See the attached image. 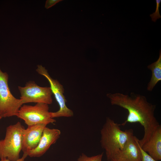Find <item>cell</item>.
<instances>
[{
  "label": "cell",
  "instance_id": "obj_5",
  "mask_svg": "<svg viewBox=\"0 0 161 161\" xmlns=\"http://www.w3.org/2000/svg\"><path fill=\"white\" fill-rule=\"evenodd\" d=\"M17 117L23 120L28 126L38 124L47 125L56 122L51 117L48 105L44 103H36L34 106L23 105Z\"/></svg>",
  "mask_w": 161,
  "mask_h": 161
},
{
  "label": "cell",
  "instance_id": "obj_10",
  "mask_svg": "<svg viewBox=\"0 0 161 161\" xmlns=\"http://www.w3.org/2000/svg\"><path fill=\"white\" fill-rule=\"evenodd\" d=\"M138 139L132 135L123 149L112 161H141L142 153Z\"/></svg>",
  "mask_w": 161,
  "mask_h": 161
},
{
  "label": "cell",
  "instance_id": "obj_18",
  "mask_svg": "<svg viewBox=\"0 0 161 161\" xmlns=\"http://www.w3.org/2000/svg\"><path fill=\"white\" fill-rule=\"evenodd\" d=\"M2 118V117L0 115V120Z\"/></svg>",
  "mask_w": 161,
  "mask_h": 161
},
{
  "label": "cell",
  "instance_id": "obj_12",
  "mask_svg": "<svg viewBox=\"0 0 161 161\" xmlns=\"http://www.w3.org/2000/svg\"><path fill=\"white\" fill-rule=\"evenodd\" d=\"M147 68L151 70L152 75L150 80L147 84V89L149 91H151L158 82L161 81V49L158 60L148 66Z\"/></svg>",
  "mask_w": 161,
  "mask_h": 161
},
{
  "label": "cell",
  "instance_id": "obj_2",
  "mask_svg": "<svg viewBox=\"0 0 161 161\" xmlns=\"http://www.w3.org/2000/svg\"><path fill=\"white\" fill-rule=\"evenodd\" d=\"M133 134L132 129L123 131L119 124L110 118H106L100 130V143L102 148L105 151L108 160H113Z\"/></svg>",
  "mask_w": 161,
  "mask_h": 161
},
{
  "label": "cell",
  "instance_id": "obj_19",
  "mask_svg": "<svg viewBox=\"0 0 161 161\" xmlns=\"http://www.w3.org/2000/svg\"></svg>",
  "mask_w": 161,
  "mask_h": 161
},
{
  "label": "cell",
  "instance_id": "obj_17",
  "mask_svg": "<svg viewBox=\"0 0 161 161\" xmlns=\"http://www.w3.org/2000/svg\"><path fill=\"white\" fill-rule=\"evenodd\" d=\"M28 156L27 154L26 153H23V156L20 158L17 161H24L25 158ZM0 161H10L7 158H3L1 159Z\"/></svg>",
  "mask_w": 161,
  "mask_h": 161
},
{
  "label": "cell",
  "instance_id": "obj_11",
  "mask_svg": "<svg viewBox=\"0 0 161 161\" xmlns=\"http://www.w3.org/2000/svg\"><path fill=\"white\" fill-rule=\"evenodd\" d=\"M143 151L157 161L161 160V126L152 133L148 140L141 146Z\"/></svg>",
  "mask_w": 161,
  "mask_h": 161
},
{
  "label": "cell",
  "instance_id": "obj_8",
  "mask_svg": "<svg viewBox=\"0 0 161 161\" xmlns=\"http://www.w3.org/2000/svg\"><path fill=\"white\" fill-rule=\"evenodd\" d=\"M47 125L38 124L28 126L24 129L22 134V151L27 153L38 146L43 130Z\"/></svg>",
  "mask_w": 161,
  "mask_h": 161
},
{
  "label": "cell",
  "instance_id": "obj_9",
  "mask_svg": "<svg viewBox=\"0 0 161 161\" xmlns=\"http://www.w3.org/2000/svg\"><path fill=\"white\" fill-rule=\"evenodd\" d=\"M61 134L60 130L50 129L46 126L44 129L37 147L27 153L30 157H39L44 154L51 146L57 141Z\"/></svg>",
  "mask_w": 161,
  "mask_h": 161
},
{
  "label": "cell",
  "instance_id": "obj_3",
  "mask_svg": "<svg viewBox=\"0 0 161 161\" xmlns=\"http://www.w3.org/2000/svg\"><path fill=\"white\" fill-rule=\"evenodd\" d=\"M24 127L19 122L6 128L5 137L0 140V159L17 161L22 151V134Z\"/></svg>",
  "mask_w": 161,
  "mask_h": 161
},
{
  "label": "cell",
  "instance_id": "obj_4",
  "mask_svg": "<svg viewBox=\"0 0 161 161\" xmlns=\"http://www.w3.org/2000/svg\"><path fill=\"white\" fill-rule=\"evenodd\" d=\"M9 75L0 68V115L2 117L17 116L23 103L11 93L9 87Z\"/></svg>",
  "mask_w": 161,
  "mask_h": 161
},
{
  "label": "cell",
  "instance_id": "obj_1",
  "mask_svg": "<svg viewBox=\"0 0 161 161\" xmlns=\"http://www.w3.org/2000/svg\"><path fill=\"white\" fill-rule=\"evenodd\" d=\"M106 96L112 105L120 106L128 112L126 120L119 124L120 126H125L128 123H137L143 127V137L141 140H138L141 146L160 125L154 115L156 105L148 102L144 96L133 92L130 95L120 93H109Z\"/></svg>",
  "mask_w": 161,
  "mask_h": 161
},
{
  "label": "cell",
  "instance_id": "obj_6",
  "mask_svg": "<svg viewBox=\"0 0 161 161\" xmlns=\"http://www.w3.org/2000/svg\"><path fill=\"white\" fill-rule=\"evenodd\" d=\"M36 71L40 75L44 76L49 81L50 87L57 102L59 109L55 112H50L52 118L61 117H71L74 115L73 111L69 108L66 105V100L64 94V89L63 86L57 80L52 78L49 75L47 70L41 65L37 66Z\"/></svg>",
  "mask_w": 161,
  "mask_h": 161
},
{
  "label": "cell",
  "instance_id": "obj_13",
  "mask_svg": "<svg viewBox=\"0 0 161 161\" xmlns=\"http://www.w3.org/2000/svg\"><path fill=\"white\" fill-rule=\"evenodd\" d=\"M103 153L91 157L82 153L78 159V161H102Z\"/></svg>",
  "mask_w": 161,
  "mask_h": 161
},
{
  "label": "cell",
  "instance_id": "obj_7",
  "mask_svg": "<svg viewBox=\"0 0 161 161\" xmlns=\"http://www.w3.org/2000/svg\"><path fill=\"white\" fill-rule=\"evenodd\" d=\"M23 104L29 103H44L48 105L52 103V93L50 87H41L33 81H29L25 86H18Z\"/></svg>",
  "mask_w": 161,
  "mask_h": 161
},
{
  "label": "cell",
  "instance_id": "obj_16",
  "mask_svg": "<svg viewBox=\"0 0 161 161\" xmlns=\"http://www.w3.org/2000/svg\"><path fill=\"white\" fill-rule=\"evenodd\" d=\"M62 1V0H47L46 2L45 7L47 9H49Z\"/></svg>",
  "mask_w": 161,
  "mask_h": 161
},
{
  "label": "cell",
  "instance_id": "obj_15",
  "mask_svg": "<svg viewBox=\"0 0 161 161\" xmlns=\"http://www.w3.org/2000/svg\"><path fill=\"white\" fill-rule=\"evenodd\" d=\"M140 148L142 153L141 161H157L151 157L147 153L143 151L140 146Z\"/></svg>",
  "mask_w": 161,
  "mask_h": 161
},
{
  "label": "cell",
  "instance_id": "obj_14",
  "mask_svg": "<svg viewBox=\"0 0 161 161\" xmlns=\"http://www.w3.org/2000/svg\"><path fill=\"white\" fill-rule=\"evenodd\" d=\"M156 7L155 12L150 15V16L151 18L152 21L154 22H156L157 19L161 18V16L159 13V8L161 0H156Z\"/></svg>",
  "mask_w": 161,
  "mask_h": 161
}]
</instances>
